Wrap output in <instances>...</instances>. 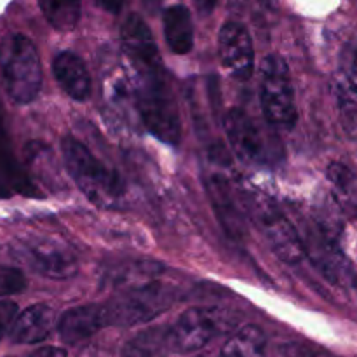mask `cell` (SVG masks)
Wrapping results in <instances>:
<instances>
[{
	"label": "cell",
	"mask_w": 357,
	"mask_h": 357,
	"mask_svg": "<svg viewBox=\"0 0 357 357\" xmlns=\"http://www.w3.org/2000/svg\"><path fill=\"white\" fill-rule=\"evenodd\" d=\"M121 47L143 124L157 139L176 146L181 139L180 107L155 38L138 14H129L122 24Z\"/></svg>",
	"instance_id": "cell-1"
},
{
	"label": "cell",
	"mask_w": 357,
	"mask_h": 357,
	"mask_svg": "<svg viewBox=\"0 0 357 357\" xmlns=\"http://www.w3.org/2000/svg\"><path fill=\"white\" fill-rule=\"evenodd\" d=\"M63 162L73 183L93 204L110 208L124 195V183L112 167H107L84 143L72 136L61 142Z\"/></svg>",
	"instance_id": "cell-2"
},
{
	"label": "cell",
	"mask_w": 357,
	"mask_h": 357,
	"mask_svg": "<svg viewBox=\"0 0 357 357\" xmlns=\"http://www.w3.org/2000/svg\"><path fill=\"white\" fill-rule=\"evenodd\" d=\"M0 75L10 100L31 103L42 87V65L37 47L21 33L7 35L0 42Z\"/></svg>",
	"instance_id": "cell-3"
},
{
	"label": "cell",
	"mask_w": 357,
	"mask_h": 357,
	"mask_svg": "<svg viewBox=\"0 0 357 357\" xmlns=\"http://www.w3.org/2000/svg\"><path fill=\"white\" fill-rule=\"evenodd\" d=\"M261 110L268 124L281 131H291L298 121L291 73L284 58L268 54L260 70Z\"/></svg>",
	"instance_id": "cell-4"
},
{
	"label": "cell",
	"mask_w": 357,
	"mask_h": 357,
	"mask_svg": "<svg viewBox=\"0 0 357 357\" xmlns=\"http://www.w3.org/2000/svg\"><path fill=\"white\" fill-rule=\"evenodd\" d=\"M173 303V291L162 282L129 288L105 303L108 326H135L162 314Z\"/></svg>",
	"instance_id": "cell-5"
},
{
	"label": "cell",
	"mask_w": 357,
	"mask_h": 357,
	"mask_svg": "<svg viewBox=\"0 0 357 357\" xmlns=\"http://www.w3.org/2000/svg\"><path fill=\"white\" fill-rule=\"evenodd\" d=\"M14 253L31 271L44 278L68 279L79 271V261L68 244L44 234H28L14 244Z\"/></svg>",
	"instance_id": "cell-6"
},
{
	"label": "cell",
	"mask_w": 357,
	"mask_h": 357,
	"mask_svg": "<svg viewBox=\"0 0 357 357\" xmlns=\"http://www.w3.org/2000/svg\"><path fill=\"white\" fill-rule=\"evenodd\" d=\"M248 204H251V215L267 237L274 253L284 264L298 265L305 257V244L288 216L265 195H251L248 197Z\"/></svg>",
	"instance_id": "cell-7"
},
{
	"label": "cell",
	"mask_w": 357,
	"mask_h": 357,
	"mask_svg": "<svg viewBox=\"0 0 357 357\" xmlns=\"http://www.w3.org/2000/svg\"><path fill=\"white\" fill-rule=\"evenodd\" d=\"M227 328L225 310L215 307H192L169 326L173 352H195L215 340Z\"/></svg>",
	"instance_id": "cell-8"
},
{
	"label": "cell",
	"mask_w": 357,
	"mask_h": 357,
	"mask_svg": "<svg viewBox=\"0 0 357 357\" xmlns=\"http://www.w3.org/2000/svg\"><path fill=\"white\" fill-rule=\"evenodd\" d=\"M225 132L230 146L244 162L261 164L271 159L268 142L253 119L241 108H230L225 115Z\"/></svg>",
	"instance_id": "cell-9"
},
{
	"label": "cell",
	"mask_w": 357,
	"mask_h": 357,
	"mask_svg": "<svg viewBox=\"0 0 357 357\" xmlns=\"http://www.w3.org/2000/svg\"><path fill=\"white\" fill-rule=\"evenodd\" d=\"M218 54L223 68L234 79H251L255 70V47L250 31L236 21H229L218 33Z\"/></svg>",
	"instance_id": "cell-10"
},
{
	"label": "cell",
	"mask_w": 357,
	"mask_h": 357,
	"mask_svg": "<svg viewBox=\"0 0 357 357\" xmlns=\"http://www.w3.org/2000/svg\"><path fill=\"white\" fill-rule=\"evenodd\" d=\"M206 192L220 225L232 239L246 236V216L239 204L234 185L223 174H209L206 178Z\"/></svg>",
	"instance_id": "cell-11"
},
{
	"label": "cell",
	"mask_w": 357,
	"mask_h": 357,
	"mask_svg": "<svg viewBox=\"0 0 357 357\" xmlns=\"http://www.w3.org/2000/svg\"><path fill=\"white\" fill-rule=\"evenodd\" d=\"M105 326H108L105 307L89 303V305L70 309L68 312L63 314L58 323V331L65 344L75 345L93 337Z\"/></svg>",
	"instance_id": "cell-12"
},
{
	"label": "cell",
	"mask_w": 357,
	"mask_h": 357,
	"mask_svg": "<svg viewBox=\"0 0 357 357\" xmlns=\"http://www.w3.org/2000/svg\"><path fill=\"white\" fill-rule=\"evenodd\" d=\"M52 73L66 96L75 101H86L91 96V75L86 63L77 54L63 51L52 59Z\"/></svg>",
	"instance_id": "cell-13"
},
{
	"label": "cell",
	"mask_w": 357,
	"mask_h": 357,
	"mask_svg": "<svg viewBox=\"0 0 357 357\" xmlns=\"http://www.w3.org/2000/svg\"><path fill=\"white\" fill-rule=\"evenodd\" d=\"M54 310L44 303L28 307L20 314L10 328V338L16 344H38L51 335L54 328Z\"/></svg>",
	"instance_id": "cell-14"
},
{
	"label": "cell",
	"mask_w": 357,
	"mask_h": 357,
	"mask_svg": "<svg viewBox=\"0 0 357 357\" xmlns=\"http://www.w3.org/2000/svg\"><path fill=\"white\" fill-rule=\"evenodd\" d=\"M10 192L31 195L35 192L33 183L26 176L17 160L14 159L13 146L3 126V114L0 107V195H9Z\"/></svg>",
	"instance_id": "cell-15"
},
{
	"label": "cell",
	"mask_w": 357,
	"mask_h": 357,
	"mask_svg": "<svg viewBox=\"0 0 357 357\" xmlns=\"http://www.w3.org/2000/svg\"><path fill=\"white\" fill-rule=\"evenodd\" d=\"M164 37L174 54H188L194 47V23L192 14L181 3L167 7L162 16Z\"/></svg>",
	"instance_id": "cell-16"
},
{
	"label": "cell",
	"mask_w": 357,
	"mask_h": 357,
	"mask_svg": "<svg viewBox=\"0 0 357 357\" xmlns=\"http://www.w3.org/2000/svg\"><path fill=\"white\" fill-rule=\"evenodd\" d=\"M169 352H173L169 326H152L124 345L122 357H166Z\"/></svg>",
	"instance_id": "cell-17"
},
{
	"label": "cell",
	"mask_w": 357,
	"mask_h": 357,
	"mask_svg": "<svg viewBox=\"0 0 357 357\" xmlns=\"http://www.w3.org/2000/svg\"><path fill=\"white\" fill-rule=\"evenodd\" d=\"M267 356V338L255 324L241 328L232 338L223 345L220 357H265Z\"/></svg>",
	"instance_id": "cell-18"
},
{
	"label": "cell",
	"mask_w": 357,
	"mask_h": 357,
	"mask_svg": "<svg viewBox=\"0 0 357 357\" xmlns=\"http://www.w3.org/2000/svg\"><path fill=\"white\" fill-rule=\"evenodd\" d=\"M42 14L54 30L70 31L80 20V0H38Z\"/></svg>",
	"instance_id": "cell-19"
},
{
	"label": "cell",
	"mask_w": 357,
	"mask_h": 357,
	"mask_svg": "<svg viewBox=\"0 0 357 357\" xmlns=\"http://www.w3.org/2000/svg\"><path fill=\"white\" fill-rule=\"evenodd\" d=\"M26 278L20 268L0 265V296H10L26 288Z\"/></svg>",
	"instance_id": "cell-20"
},
{
	"label": "cell",
	"mask_w": 357,
	"mask_h": 357,
	"mask_svg": "<svg viewBox=\"0 0 357 357\" xmlns=\"http://www.w3.org/2000/svg\"><path fill=\"white\" fill-rule=\"evenodd\" d=\"M17 317V305L9 300H0V338L13 328Z\"/></svg>",
	"instance_id": "cell-21"
},
{
	"label": "cell",
	"mask_w": 357,
	"mask_h": 357,
	"mask_svg": "<svg viewBox=\"0 0 357 357\" xmlns=\"http://www.w3.org/2000/svg\"><path fill=\"white\" fill-rule=\"evenodd\" d=\"M272 357H309V352L302 347H296V345H286V347L275 351Z\"/></svg>",
	"instance_id": "cell-22"
},
{
	"label": "cell",
	"mask_w": 357,
	"mask_h": 357,
	"mask_svg": "<svg viewBox=\"0 0 357 357\" xmlns=\"http://www.w3.org/2000/svg\"><path fill=\"white\" fill-rule=\"evenodd\" d=\"M30 357H66V352L59 347H42L37 349Z\"/></svg>",
	"instance_id": "cell-23"
},
{
	"label": "cell",
	"mask_w": 357,
	"mask_h": 357,
	"mask_svg": "<svg viewBox=\"0 0 357 357\" xmlns=\"http://www.w3.org/2000/svg\"><path fill=\"white\" fill-rule=\"evenodd\" d=\"M124 2L126 0H98L101 9H105L107 13H112V14L121 13V9L124 7Z\"/></svg>",
	"instance_id": "cell-24"
},
{
	"label": "cell",
	"mask_w": 357,
	"mask_h": 357,
	"mask_svg": "<svg viewBox=\"0 0 357 357\" xmlns=\"http://www.w3.org/2000/svg\"><path fill=\"white\" fill-rule=\"evenodd\" d=\"M194 2L199 13H201L202 16H206V14H211L213 10H215L218 0H194Z\"/></svg>",
	"instance_id": "cell-25"
},
{
	"label": "cell",
	"mask_w": 357,
	"mask_h": 357,
	"mask_svg": "<svg viewBox=\"0 0 357 357\" xmlns=\"http://www.w3.org/2000/svg\"><path fill=\"white\" fill-rule=\"evenodd\" d=\"M354 66H356V72H357V54H356V58H354Z\"/></svg>",
	"instance_id": "cell-26"
},
{
	"label": "cell",
	"mask_w": 357,
	"mask_h": 357,
	"mask_svg": "<svg viewBox=\"0 0 357 357\" xmlns=\"http://www.w3.org/2000/svg\"><path fill=\"white\" fill-rule=\"evenodd\" d=\"M197 357H206V356H197Z\"/></svg>",
	"instance_id": "cell-27"
}]
</instances>
